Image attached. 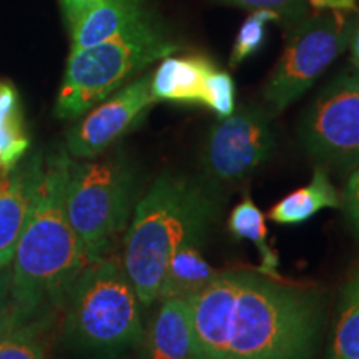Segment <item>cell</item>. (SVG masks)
Listing matches in <instances>:
<instances>
[{
	"mask_svg": "<svg viewBox=\"0 0 359 359\" xmlns=\"http://www.w3.org/2000/svg\"><path fill=\"white\" fill-rule=\"evenodd\" d=\"M193 359H314L327 296L253 269H222L188 298Z\"/></svg>",
	"mask_w": 359,
	"mask_h": 359,
	"instance_id": "obj_1",
	"label": "cell"
},
{
	"mask_svg": "<svg viewBox=\"0 0 359 359\" xmlns=\"http://www.w3.org/2000/svg\"><path fill=\"white\" fill-rule=\"evenodd\" d=\"M69 151L42 154L25 224L13 253L12 302L19 326L48 316L90 264L65 206Z\"/></svg>",
	"mask_w": 359,
	"mask_h": 359,
	"instance_id": "obj_2",
	"label": "cell"
},
{
	"mask_svg": "<svg viewBox=\"0 0 359 359\" xmlns=\"http://www.w3.org/2000/svg\"><path fill=\"white\" fill-rule=\"evenodd\" d=\"M222 200L203 178L163 173L135 206L125 235L123 268L143 306L158 302L168 259L180 246L203 245Z\"/></svg>",
	"mask_w": 359,
	"mask_h": 359,
	"instance_id": "obj_3",
	"label": "cell"
},
{
	"mask_svg": "<svg viewBox=\"0 0 359 359\" xmlns=\"http://www.w3.org/2000/svg\"><path fill=\"white\" fill-rule=\"evenodd\" d=\"M62 306L65 339L79 351L109 359L142 343L143 304L116 258L103 257L87 264Z\"/></svg>",
	"mask_w": 359,
	"mask_h": 359,
	"instance_id": "obj_4",
	"label": "cell"
},
{
	"mask_svg": "<svg viewBox=\"0 0 359 359\" xmlns=\"http://www.w3.org/2000/svg\"><path fill=\"white\" fill-rule=\"evenodd\" d=\"M178 50L180 45L148 15L105 42L70 52L55 115L62 120L79 118L137 72Z\"/></svg>",
	"mask_w": 359,
	"mask_h": 359,
	"instance_id": "obj_5",
	"label": "cell"
},
{
	"mask_svg": "<svg viewBox=\"0 0 359 359\" xmlns=\"http://www.w3.org/2000/svg\"><path fill=\"white\" fill-rule=\"evenodd\" d=\"M137 196V177L122 156L75 163L72 160L65 206L88 262L109 257L127 230Z\"/></svg>",
	"mask_w": 359,
	"mask_h": 359,
	"instance_id": "obj_6",
	"label": "cell"
},
{
	"mask_svg": "<svg viewBox=\"0 0 359 359\" xmlns=\"http://www.w3.org/2000/svg\"><path fill=\"white\" fill-rule=\"evenodd\" d=\"M358 22V8H314L286 29V47L263 88L269 116L288 109L346 50Z\"/></svg>",
	"mask_w": 359,
	"mask_h": 359,
	"instance_id": "obj_7",
	"label": "cell"
},
{
	"mask_svg": "<svg viewBox=\"0 0 359 359\" xmlns=\"http://www.w3.org/2000/svg\"><path fill=\"white\" fill-rule=\"evenodd\" d=\"M308 154L320 165L353 170L359 165V70L344 72L321 90L299 125Z\"/></svg>",
	"mask_w": 359,
	"mask_h": 359,
	"instance_id": "obj_8",
	"label": "cell"
},
{
	"mask_svg": "<svg viewBox=\"0 0 359 359\" xmlns=\"http://www.w3.org/2000/svg\"><path fill=\"white\" fill-rule=\"evenodd\" d=\"M275 147V135L264 109L240 107L215 125L201 150L203 180L210 185L243 182L262 167Z\"/></svg>",
	"mask_w": 359,
	"mask_h": 359,
	"instance_id": "obj_9",
	"label": "cell"
},
{
	"mask_svg": "<svg viewBox=\"0 0 359 359\" xmlns=\"http://www.w3.org/2000/svg\"><path fill=\"white\" fill-rule=\"evenodd\" d=\"M150 83L151 74L142 75L93 107L67 133L65 150L69 155L75 158H95L132 130L156 103Z\"/></svg>",
	"mask_w": 359,
	"mask_h": 359,
	"instance_id": "obj_10",
	"label": "cell"
},
{
	"mask_svg": "<svg viewBox=\"0 0 359 359\" xmlns=\"http://www.w3.org/2000/svg\"><path fill=\"white\" fill-rule=\"evenodd\" d=\"M42 151L19 161L13 168H0V268L11 264L25 224Z\"/></svg>",
	"mask_w": 359,
	"mask_h": 359,
	"instance_id": "obj_11",
	"label": "cell"
},
{
	"mask_svg": "<svg viewBox=\"0 0 359 359\" xmlns=\"http://www.w3.org/2000/svg\"><path fill=\"white\" fill-rule=\"evenodd\" d=\"M142 343L145 359H193L188 299H158V308L148 323Z\"/></svg>",
	"mask_w": 359,
	"mask_h": 359,
	"instance_id": "obj_12",
	"label": "cell"
},
{
	"mask_svg": "<svg viewBox=\"0 0 359 359\" xmlns=\"http://www.w3.org/2000/svg\"><path fill=\"white\" fill-rule=\"evenodd\" d=\"M213 69V62L203 55L165 57L151 74V95L156 102L201 105L206 77Z\"/></svg>",
	"mask_w": 359,
	"mask_h": 359,
	"instance_id": "obj_13",
	"label": "cell"
},
{
	"mask_svg": "<svg viewBox=\"0 0 359 359\" xmlns=\"http://www.w3.org/2000/svg\"><path fill=\"white\" fill-rule=\"evenodd\" d=\"M145 17L142 0H100L70 29V52L105 42Z\"/></svg>",
	"mask_w": 359,
	"mask_h": 359,
	"instance_id": "obj_14",
	"label": "cell"
},
{
	"mask_svg": "<svg viewBox=\"0 0 359 359\" xmlns=\"http://www.w3.org/2000/svg\"><path fill=\"white\" fill-rule=\"evenodd\" d=\"M326 208H341V193L331 182L325 165H318L311 182L273 205L268 218L278 224H299Z\"/></svg>",
	"mask_w": 359,
	"mask_h": 359,
	"instance_id": "obj_15",
	"label": "cell"
},
{
	"mask_svg": "<svg viewBox=\"0 0 359 359\" xmlns=\"http://www.w3.org/2000/svg\"><path fill=\"white\" fill-rule=\"evenodd\" d=\"M200 243H187L170 257L158 299L185 298L196 294L217 276L218 269L206 262Z\"/></svg>",
	"mask_w": 359,
	"mask_h": 359,
	"instance_id": "obj_16",
	"label": "cell"
},
{
	"mask_svg": "<svg viewBox=\"0 0 359 359\" xmlns=\"http://www.w3.org/2000/svg\"><path fill=\"white\" fill-rule=\"evenodd\" d=\"M326 359H359V263L341 290Z\"/></svg>",
	"mask_w": 359,
	"mask_h": 359,
	"instance_id": "obj_17",
	"label": "cell"
},
{
	"mask_svg": "<svg viewBox=\"0 0 359 359\" xmlns=\"http://www.w3.org/2000/svg\"><path fill=\"white\" fill-rule=\"evenodd\" d=\"M29 150L19 93L13 85L0 82V168L15 167Z\"/></svg>",
	"mask_w": 359,
	"mask_h": 359,
	"instance_id": "obj_18",
	"label": "cell"
},
{
	"mask_svg": "<svg viewBox=\"0 0 359 359\" xmlns=\"http://www.w3.org/2000/svg\"><path fill=\"white\" fill-rule=\"evenodd\" d=\"M228 228L231 235L238 240H248L255 245V248L259 251L262 257V266L258 271L269 276H280L278 273V259L276 251L268 243V228L266 217L262 213V210L255 205V201L250 196H245L243 200L231 210L230 219H228Z\"/></svg>",
	"mask_w": 359,
	"mask_h": 359,
	"instance_id": "obj_19",
	"label": "cell"
},
{
	"mask_svg": "<svg viewBox=\"0 0 359 359\" xmlns=\"http://www.w3.org/2000/svg\"><path fill=\"white\" fill-rule=\"evenodd\" d=\"M52 314L17 326L0 339V359H45V333Z\"/></svg>",
	"mask_w": 359,
	"mask_h": 359,
	"instance_id": "obj_20",
	"label": "cell"
},
{
	"mask_svg": "<svg viewBox=\"0 0 359 359\" xmlns=\"http://www.w3.org/2000/svg\"><path fill=\"white\" fill-rule=\"evenodd\" d=\"M273 20H280L275 12L269 11H253V13L243 22V25L238 30V35L233 43V50L230 57V67L236 69L243 64L246 58L259 50L266 37V24Z\"/></svg>",
	"mask_w": 359,
	"mask_h": 359,
	"instance_id": "obj_21",
	"label": "cell"
},
{
	"mask_svg": "<svg viewBox=\"0 0 359 359\" xmlns=\"http://www.w3.org/2000/svg\"><path fill=\"white\" fill-rule=\"evenodd\" d=\"M206 109H210L219 120L230 116L235 111V83L228 72L215 69L210 72L205 82L203 102Z\"/></svg>",
	"mask_w": 359,
	"mask_h": 359,
	"instance_id": "obj_22",
	"label": "cell"
},
{
	"mask_svg": "<svg viewBox=\"0 0 359 359\" xmlns=\"http://www.w3.org/2000/svg\"><path fill=\"white\" fill-rule=\"evenodd\" d=\"M226 2L251 11L275 12L286 29L304 19L311 7V0H226Z\"/></svg>",
	"mask_w": 359,
	"mask_h": 359,
	"instance_id": "obj_23",
	"label": "cell"
},
{
	"mask_svg": "<svg viewBox=\"0 0 359 359\" xmlns=\"http://www.w3.org/2000/svg\"><path fill=\"white\" fill-rule=\"evenodd\" d=\"M19 326L12 302V271L0 268V339Z\"/></svg>",
	"mask_w": 359,
	"mask_h": 359,
	"instance_id": "obj_24",
	"label": "cell"
},
{
	"mask_svg": "<svg viewBox=\"0 0 359 359\" xmlns=\"http://www.w3.org/2000/svg\"><path fill=\"white\" fill-rule=\"evenodd\" d=\"M341 208L353 233L359 236V165L351 170L346 187L341 193Z\"/></svg>",
	"mask_w": 359,
	"mask_h": 359,
	"instance_id": "obj_25",
	"label": "cell"
},
{
	"mask_svg": "<svg viewBox=\"0 0 359 359\" xmlns=\"http://www.w3.org/2000/svg\"><path fill=\"white\" fill-rule=\"evenodd\" d=\"M98 2H100V0H60V6L62 11H64V17L69 30L77 24V20L85 12L90 11V8Z\"/></svg>",
	"mask_w": 359,
	"mask_h": 359,
	"instance_id": "obj_26",
	"label": "cell"
},
{
	"mask_svg": "<svg viewBox=\"0 0 359 359\" xmlns=\"http://www.w3.org/2000/svg\"><path fill=\"white\" fill-rule=\"evenodd\" d=\"M313 8H339V11H354L356 0H311Z\"/></svg>",
	"mask_w": 359,
	"mask_h": 359,
	"instance_id": "obj_27",
	"label": "cell"
},
{
	"mask_svg": "<svg viewBox=\"0 0 359 359\" xmlns=\"http://www.w3.org/2000/svg\"><path fill=\"white\" fill-rule=\"evenodd\" d=\"M349 47H351V60H353L354 69L359 70V22L356 25V30H354V34H353V39H351V43H349Z\"/></svg>",
	"mask_w": 359,
	"mask_h": 359,
	"instance_id": "obj_28",
	"label": "cell"
}]
</instances>
